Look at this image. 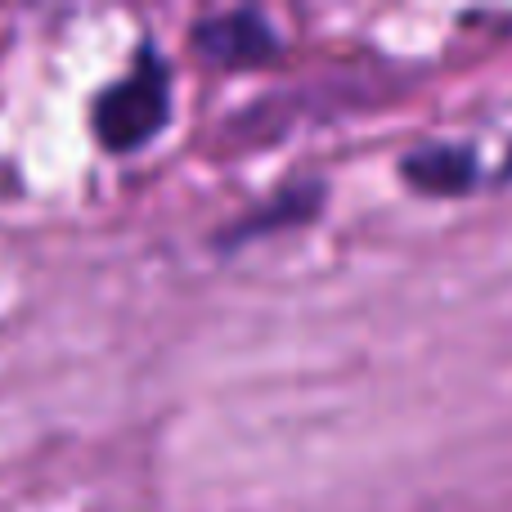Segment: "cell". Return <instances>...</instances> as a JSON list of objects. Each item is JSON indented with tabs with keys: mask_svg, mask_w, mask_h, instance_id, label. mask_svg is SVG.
<instances>
[{
	"mask_svg": "<svg viewBox=\"0 0 512 512\" xmlns=\"http://www.w3.org/2000/svg\"><path fill=\"white\" fill-rule=\"evenodd\" d=\"M171 122V68L153 45L135 54L126 77L99 90L95 108H90V126L95 140L108 153H140L153 144Z\"/></svg>",
	"mask_w": 512,
	"mask_h": 512,
	"instance_id": "1",
	"label": "cell"
},
{
	"mask_svg": "<svg viewBox=\"0 0 512 512\" xmlns=\"http://www.w3.org/2000/svg\"><path fill=\"white\" fill-rule=\"evenodd\" d=\"M194 50L216 68H261L283 54L279 32L261 9H221L194 23Z\"/></svg>",
	"mask_w": 512,
	"mask_h": 512,
	"instance_id": "2",
	"label": "cell"
},
{
	"mask_svg": "<svg viewBox=\"0 0 512 512\" xmlns=\"http://www.w3.org/2000/svg\"><path fill=\"white\" fill-rule=\"evenodd\" d=\"M324 185L319 180H288L279 194H270L261 207H252L248 216L230 225L225 234H216V248H243L252 239H265V234H279V230H292V225H310L324 207Z\"/></svg>",
	"mask_w": 512,
	"mask_h": 512,
	"instance_id": "3",
	"label": "cell"
},
{
	"mask_svg": "<svg viewBox=\"0 0 512 512\" xmlns=\"http://www.w3.org/2000/svg\"><path fill=\"white\" fill-rule=\"evenodd\" d=\"M477 153L468 144H418L400 158V176L427 198H463L477 185Z\"/></svg>",
	"mask_w": 512,
	"mask_h": 512,
	"instance_id": "4",
	"label": "cell"
}]
</instances>
